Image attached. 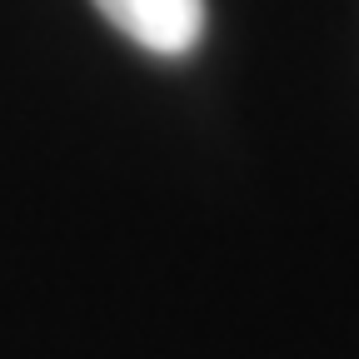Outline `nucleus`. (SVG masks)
Returning <instances> with one entry per match:
<instances>
[{
  "instance_id": "obj_1",
  "label": "nucleus",
  "mask_w": 359,
  "mask_h": 359,
  "mask_svg": "<svg viewBox=\"0 0 359 359\" xmlns=\"http://www.w3.org/2000/svg\"><path fill=\"white\" fill-rule=\"evenodd\" d=\"M95 11L150 55H185L205 30V0H95Z\"/></svg>"
}]
</instances>
